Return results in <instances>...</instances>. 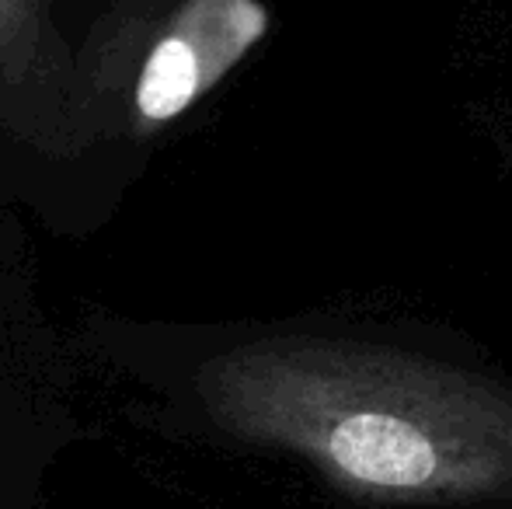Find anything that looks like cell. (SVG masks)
Here are the masks:
<instances>
[{
  "label": "cell",
  "instance_id": "cell-2",
  "mask_svg": "<svg viewBox=\"0 0 512 509\" xmlns=\"http://www.w3.org/2000/svg\"><path fill=\"white\" fill-rule=\"evenodd\" d=\"M269 21L262 0H178L136 74V133L185 116L265 39Z\"/></svg>",
  "mask_w": 512,
  "mask_h": 509
},
{
  "label": "cell",
  "instance_id": "cell-1",
  "mask_svg": "<svg viewBox=\"0 0 512 509\" xmlns=\"http://www.w3.org/2000/svg\"><path fill=\"white\" fill-rule=\"evenodd\" d=\"M230 440L304 461L377 509H512V384L384 346L255 339L199 367Z\"/></svg>",
  "mask_w": 512,
  "mask_h": 509
},
{
  "label": "cell",
  "instance_id": "cell-3",
  "mask_svg": "<svg viewBox=\"0 0 512 509\" xmlns=\"http://www.w3.org/2000/svg\"><path fill=\"white\" fill-rule=\"evenodd\" d=\"M74 67L53 25V0H0V116L14 133L39 143L32 105H56L63 126L74 112ZM77 143L74 129L67 126Z\"/></svg>",
  "mask_w": 512,
  "mask_h": 509
}]
</instances>
